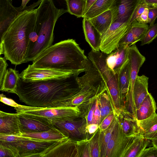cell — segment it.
<instances>
[{
    "mask_svg": "<svg viewBox=\"0 0 157 157\" xmlns=\"http://www.w3.org/2000/svg\"><path fill=\"white\" fill-rule=\"evenodd\" d=\"M36 10L35 24L38 30V38L33 46L27 52L25 63L33 61L52 45L56 23L60 16L68 12L67 10L58 9L52 0H42Z\"/></svg>",
    "mask_w": 157,
    "mask_h": 157,
    "instance_id": "4",
    "label": "cell"
},
{
    "mask_svg": "<svg viewBox=\"0 0 157 157\" xmlns=\"http://www.w3.org/2000/svg\"><path fill=\"white\" fill-rule=\"evenodd\" d=\"M73 74L75 73L52 69L36 68L29 64L20 75L24 80L35 81L57 78Z\"/></svg>",
    "mask_w": 157,
    "mask_h": 157,
    "instance_id": "13",
    "label": "cell"
},
{
    "mask_svg": "<svg viewBox=\"0 0 157 157\" xmlns=\"http://www.w3.org/2000/svg\"><path fill=\"white\" fill-rule=\"evenodd\" d=\"M30 0H22V3L21 6L23 7H25L26 6V5Z\"/></svg>",
    "mask_w": 157,
    "mask_h": 157,
    "instance_id": "50",
    "label": "cell"
},
{
    "mask_svg": "<svg viewBox=\"0 0 157 157\" xmlns=\"http://www.w3.org/2000/svg\"><path fill=\"white\" fill-rule=\"evenodd\" d=\"M129 45H119L115 50L107 54L106 62L107 66L117 74L128 59Z\"/></svg>",
    "mask_w": 157,
    "mask_h": 157,
    "instance_id": "18",
    "label": "cell"
},
{
    "mask_svg": "<svg viewBox=\"0 0 157 157\" xmlns=\"http://www.w3.org/2000/svg\"><path fill=\"white\" fill-rule=\"evenodd\" d=\"M68 12L77 17H82L86 6V0H65Z\"/></svg>",
    "mask_w": 157,
    "mask_h": 157,
    "instance_id": "33",
    "label": "cell"
},
{
    "mask_svg": "<svg viewBox=\"0 0 157 157\" xmlns=\"http://www.w3.org/2000/svg\"><path fill=\"white\" fill-rule=\"evenodd\" d=\"M107 55L92 50L88 54L87 57L98 71L105 84L106 91L113 112L119 115L122 110V107L117 75L107 66L106 62Z\"/></svg>",
    "mask_w": 157,
    "mask_h": 157,
    "instance_id": "5",
    "label": "cell"
},
{
    "mask_svg": "<svg viewBox=\"0 0 157 157\" xmlns=\"http://www.w3.org/2000/svg\"><path fill=\"white\" fill-rule=\"evenodd\" d=\"M148 27L147 24L140 23L135 20L130 24L128 30L121 40L119 45L130 46L141 41Z\"/></svg>",
    "mask_w": 157,
    "mask_h": 157,
    "instance_id": "19",
    "label": "cell"
},
{
    "mask_svg": "<svg viewBox=\"0 0 157 157\" xmlns=\"http://www.w3.org/2000/svg\"><path fill=\"white\" fill-rule=\"evenodd\" d=\"M157 37V23L149 25L144 35L141 40V45L149 44Z\"/></svg>",
    "mask_w": 157,
    "mask_h": 157,
    "instance_id": "35",
    "label": "cell"
},
{
    "mask_svg": "<svg viewBox=\"0 0 157 157\" xmlns=\"http://www.w3.org/2000/svg\"><path fill=\"white\" fill-rule=\"evenodd\" d=\"M105 91L100 94L98 97V106L101 113L100 124L105 117L113 112L109 97Z\"/></svg>",
    "mask_w": 157,
    "mask_h": 157,
    "instance_id": "32",
    "label": "cell"
},
{
    "mask_svg": "<svg viewBox=\"0 0 157 157\" xmlns=\"http://www.w3.org/2000/svg\"><path fill=\"white\" fill-rule=\"evenodd\" d=\"M78 157H91L89 139L77 142Z\"/></svg>",
    "mask_w": 157,
    "mask_h": 157,
    "instance_id": "36",
    "label": "cell"
},
{
    "mask_svg": "<svg viewBox=\"0 0 157 157\" xmlns=\"http://www.w3.org/2000/svg\"><path fill=\"white\" fill-rule=\"evenodd\" d=\"M150 140L151 141L153 145L157 147V139H152Z\"/></svg>",
    "mask_w": 157,
    "mask_h": 157,
    "instance_id": "51",
    "label": "cell"
},
{
    "mask_svg": "<svg viewBox=\"0 0 157 157\" xmlns=\"http://www.w3.org/2000/svg\"><path fill=\"white\" fill-rule=\"evenodd\" d=\"M62 140H45L28 137L14 142L0 141V144L11 148L17 157H42L45 152Z\"/></svg>",
    "mask_w": 157,
    "mask_h": 157,
    "instance_id": "7",
    "label": "cell"
},
{
    "mask_svg": "<svg viewBox=\"0 0 157 157\" xmlns=\"http://www.w3.org/2000/svg\"><path fill=\"white\" fill-rule=\"evenodd\" d=\"M79 74L57 78L28 81L20 78L15 94L20 101L31 106L58 108L71 106L73 98L81 89Z\"/></svg>",
    "mask_w": 157,
    "mask_h": 157,
    "instance_id": "1",
    "label": "cell"
},
{
    "mask_svg": "<svg viewBox=\"0 0 157 157\" xmlns=\"http://www.w3.org/2000/svg\"></svg>",
    "mask_w": 157,
    "mask_h": 157,
    "instance_id": "53",
    "label": "cell"
},
{
    "mask_svg": "<svg viewBox=\"0 0 157 157\" xmlns=\"http://www.w3.org/2000/svg\"><path fill=\"white\" fill-rule=\"evenodd\" d=\"M115 0H97L83 15L89 19L110 10Z\"/></svg>",
    "mask_w": 157,
    "mask_h": 157,
    "instance_id": "31",
    "label": "cell"
},
{
    "mask_svg": "<svg viewBox=\"0 0 157 157\" xmlns=\"http://www.w3.org/2000/svg\"><path fill=\"white\" fill-rule=\"evenodd\" d=\"M130 25L128 22L112 23L107 30L101 36V52L109 54L117 48Z\"/></svg>",
    "mask_w": 157,
    "mask_h": 157,
    "instance_id": "10",
    "label": "cell"
},
{
    "mask_svg": "<svg viewBox=\"0 0 157 157\" xmlns=\"http://www.w3.org/2000/svg\"><path fill=\"white\" fill-rule=\"evenodd\" d=\"M112 14L110 10L89 19L94 29L101 36L112 23Z\"/></svg>",
    "mask_w": 157,
    "mask_h": 157,
    "instance_id": "25",
    "label": "cell"
},
{
    "mask_svg": "<svg viewBox=\"0 0 157 157\" xmlns=\"http://www.w3.org/2000/svg\"><path fill=\"white\" fill-rule=\"evenodd\" d=\"M88 58L83 50L73 39L61 41L52 45L33 61L37 68H49L80 74L85 72Z\"/></svg>",
    "mask_w": 157,
    "mask_h": 157,
    "instance_id": "2",
    "label": "cell"
},
{
    "mask_svg": "<svg viewBox=\"0 0 157 157\" xmlns=\"http://www.w3.org/2000/svg\"><path fill=\"white\" fill-rule=\"evenodd\" d=\"M18 114L21 134L46 131L54 128L52 123L48 121L36 117Z\"/></svg>",
    "mask_w": 157,
    "mask_h": 157,
    "instance_id": "15",
    "label": "cell"
},
{
    "mask_svg": "<svg viewBox=\"0 0 157 157\" xmlns=\"http://www.w3.org/2000/svg\"><path fill=\"white\" fill-rule=\"evenodd\" d=\"M0 157H16L12 150L9 147L0 144Z\"/></svg>",
    "mask_w": 157,
    "mask_h": 157,
    "instance_id": "41",
    "label": "cell"
},
{
    "mask_svg": "<svg viewBox=\"0 0 157 157\" xmlns=\"http://www.w3.org/2000/svg\"><path fill=\"white\" fill-rule=\"evenodd\" d=\"M156 109L155 101L149 93L136 110L135 117L138 121L145 120L155 113Z\"/></svg>",
    "mask_w": 157,
    "mask_h": 157,
    "instance_id": "24",
    "label": "cell"
},
{
    "mask_svg": "<svg viewBox=\"0 0 157 157\" xmlns=\"http://www.w3.org/2000/svg\"><path fill=\"white\" fill-rule=\"evenodd\" d=\"M21 136L45 140H62L68 139L55 128H52L46 131L23 133L21 134Z\"/></svg>",
    "mask_w": 157,
    "mask_h": 157,
    "instance_id": "27",
    "label": "cell"
},
{
    "mask_svg": "<svg viewBox=\"0 0 157 157\" xmlns=\"http://www.w3.org/2000/svg\"><path fill=\"white\" fill-rule=\"evenodd\" d=\"M142 2V0H115L110 9L112 14V23H129L130 19L134 10Z\"/></svg>",
    "mask_w": 157,
    "mask_h": 157,
    "instance_id": "14",
    "label": "cell"
},
{
    "mask_svg": "<svg viewBox=\"0 0 157 157\" xmlns=\"http://www.w3.org/2000/svg\"><path fill=\"white\" fill-rule=\"evenodd\" d=\"M54 127L70 140L79 142L88 139L86 118H76L52 123Z\"/></svg>",
    "mask_w": 157,
    "mask_h": 157,
    "instance_id": "8",
    "label": "cell"
},
{
    "mask_svg": "<svg viewBox=\"0 0 157 157\" xmlns=\"http://www.w3.org/2000/svg\"><path fill=\"white\" fill-rule=\"evenodd\" d=\"M148 7L149 6L146 3L143 2L139 4L133 13L129 21V23L131 24L136 20L144 12L145 9Z\"/></svg>",
    "mask_w": 157,
    "mask_h": 157,
    "instance_id": "37",
    "label": "cell"
},
{
    "mask_svg": "<svg viewBox=\"0 0 157 157\" xmlns=\"http://www.w3.org/2000/svg\"><path fill=\"white\" fill-rule=\"evenodd\" d=\"M98 97L96 99L95 107L94 112L92 123L97 124L99 125L101 120V113L98 106Z\"/></svg>",
    "mask_w": 157,
    "mask_h": 157,
    "instance_id": "43",
    "label": "cell"
},
{
    "mask_svg": "<svg viewBox=\"0 0 157 157\" xmlns=\"http://www.w3.org/2000/svg\"><path fill=\"white\" fill-rule=\"evenodd\" d=\"M96 99L93 101L91 105V106H89L87 115L85 117L86 119L87 125L92 124L94 112L95 107Z\"/></svg>",
    "mask_w": 157,
    "mask_h": 157,
    "instance_id": "44",
    "label": "cell"
},
{
    "mask_svg": "<svg viewBox=\"0 0 157 157\" xmlns=\"http://www.w3.org/2000/svg\"><path fill=\"white\" fill-rule=\"evenodd\" d=\"M82 27L86 41L92 48V50L99 52L101 42V36L92 25L89 19L83 17Z\"/></svg>",
    "mask_w": 157,
    "mask_h": 157,
    "instance_id": "23",
    "label": "cell"
},
{
    "mask_svg": "<svg viewBox=\"0 0 157 157\" xmlns=\"http://www.w3.org/2000/svg\"><path fill=\"white\" fill-rule=\"evenodd\" d=\"M78 157L77 142L69 139L62 140L54 145L43 155L42 157Z\"/></svg>",
    "mask_w": 157,
    "mask_h": 157,
    "instance_id": "16",
    "label": "cell"
},
{
    "mask_svg": "<svg viewBox=\"0 0 157 157\" xmlns=\"http://www.w3.org/2000/svg\"><path fill=\"white\" fill-rule=\"evenodd\" d=\"M128 59L130 63V86L124 109L135 117L132 103V92L138 72L145 60V58L140 53L136 44H134L129 46Z\"/></svg>",
    "mask_w": 157,
    "mask_h": 157,
    "instance_id": "9",
    "label": "cell"
},
{
    "mask_svg": "<svg viewBox=\"0 0 157 157\" xmlns=\"http://www.w3.org/2000/svg\"><path fill=\"white\" fill-rule=\"evenodd\" d=\"M139 157H157V147L153 146L145 149Z\"/></svg>",
    "mask_w": 157,
    "mask_h": 157,
    "instance_id": "40",
    "label": "cell"
},
{
    "mask_svg": "<svg viewBox=\"0 0 157 157\" xmlns=\"http://www.w3.org/2000/svg\"><path fill=\"white\" fill-rule=\"evenodd\" d=\"M133 136L128 137L125 135L121 126L119 118L108 144L105 157H124Z\"/></svg>",
    "mask_w": 157,
    "mask_h": 157,
    "instance_id": "12",
    "label": "cell"
},
{
    "mask_svg": "<svg viewBox=\"0 0 157 157\" xmlns=\"http://www.w3.org/2000/svg\"><path fill=\"white\" fill-rule=\"evenodd\" d=\"M157 139V132L154 134L151 139Z\"/></svg>",
    "mask_w": 157,
    "mask_h": 157,
    "instance_id": "52",
    "label": "cell"
},
{
    "mask_svg": "<svg viewBox=\"0 0 157 157\" xmlns=\"http://www.w3.org/2000/svg\"><path fill=\"white\" fill-rule=\"evenodd\" d=\"M148 23L150 25H153L156 18L157 17V6L149 7Z\"/></svg>",
    "mask_w": 157,
    "mask_h": 157,
    "instance_id": "42",
    "label": "cell"
},
{
    "mask_svg": "<svg viewBox=\"0 0 157 157\" xmlns=\"http://www.w3.org/2000/svg\"><path fill=\"white\" fill-rule=\"evenodd\" d=\"M148 81L147 77L142 75H138L135 81L132 92V103L135 116L136 110L149 93Z\"/></svg>",
    "mask_w": 157,
    "mask_h": 157,
    "instance_id": "20",
    "label": "cell"
},
{
    "mask_svg": "<svg viewBox=\"0 0 157 157\" xmlns=\"http://www.w3.org/2000/svg\"><path fill=\"white\" fill-rule=\"evenodd\" d=\"M119 120V116L116 115L109 126L104 131L100 132L99 141L100 150V157H105L108 144Z\"/></svg>",
    "mask_w": 157,
    "mask_h": 157,
    "instance_id": "30",
    "label": "cell"
},
{
    "mask_svg": "<svg viewBox=\"0 0 157 157\" xmlns=\"http://www.w3.org/2000/svg\"><path fill=\"white\" fill-rule=\"evenodd\" d=\"M115 116L113 112L104 118L98 126L100 132L104 131L109 126Z\"/></svg>",
    "mask_w": 157,
    "mask_h": 157,
    "instance_id": "38",
    "label": "cell"
},
{
    "mask_svg": "<svg viewBox=\"0 0 157 157\" xmlns=\"http://www.w3.org/2000/svg\"><path fill=\"white\" fill-rule=\"evenodd\" d=\"M140 23L147 24L148 23V8H146L142 14L136 19Z\"/></svg>",
    "mask_w": 157,
    "mask_h": 157,
    "instance_id": "46",
    "label": "cell"
},
{
    "mask_svg": "<svg viewBox=\"0 0 157 157\" xmlns=\"http://www.w3.org/2000/svg\"><path fill=\"white\" fill-rule=\"evenodd\" d=\"M14 108L17 113L36 117L52 123L76 118L81 116V113L76 106L49 108L19 105Z\"/></svg>",
    "mask_w": 157,
    "mask_h": 157,
    "instance_id": "6",
    "label": "cell"
},
{
    "mask_svg": "<svg viewBox=\"0 0 157 157\" xmlns=\"http://www.w3.org/2000/svg\"><path fill=\"white\" fill-rule=\"evenodd\" d=\"M149 140L141 134L134 136L124 157H139L141 153L147 146Z\"/></svg>",
    "mask_w": 157,
    "mask_h": 157,
    "instance_id": "26",
    "label": "cell"
},
{
    "mask_svg": "<svg viewBox=\"0 0 157 157\" xmlns=\"http://www.w3.org/2000/svg\"><path fill=\"white\" fill-rule=\"evenodd\" d=\"M0 101L8 105L15 107L19 106V104L16 103L13 100L7 98L3 94L0 95Z\"/></svg>",
    "mask_w": 157,
    "mask_h": 157,
    "instance_id": "45",
    "label": "cell"
},
{
    "mask_svg": "<svg viewBox=\"0 0 157 157\" xmlns=\"http://www.w3.org/2000/svg\"><path fill=\"white\" fill-rule=\"evenodd\" d=\"M142 2L146 3L149 7L157 6V0H142Z\"/></svg>",
    "mask_w": 157,
    "mask_h": 157,
    "instance_id": "49",
    "label": "cell"
},
{
    "mask_svg": "<svg viewBox=\"0 0 157 157\" xmlns=\"http://www.w3.org/2000/svg\"><path fill=\"white\" fill-rule=\"evenodd\" d=\"M98 125L92 123L87 126V130L88 133L90 135H93L98 129Z\"/></svg>",
    "mask_w": 157,
    "mask_h": 157,
    "instance_id": "47",
    "label": "cell"
},
{
    "mask_svg": "<svg viewBox=\"0 0 157 157\" xmlns=\"http://www.w3.org/2000/svg\"><path fill=\"white\" fill-rule=\"evenodd\" d=\"M6 60L4 57L0 58V87L2 84L4 79L7 71L8 64Z\"/></svg>",
    "mask_w": 157,
    "mask_h": 157,
    "instance_id": "39",
    "label": "cell"
},
{
    "mask_svg": "<svg viewBox=\"0 0 157 157\" xmlns=\"http://www.w3.org/2000/svg\"><path fill=\"white\" fill-rule=\"evenodd\" d=\"M0 134L21 135L18 114L0 111Z\"/></svg>",
    "mask_w": 157,
    "mask_h": 157,
    "instance_id": "17",
    "label": "cell"
},
{
    "mask_svg": "<svg viewBox=\"0 0 157 157\" xmlns=\"http://www.w3.org/2000/svg\"><path fill=\"white\" fill-rule=\"evenodd\" d=\"M36 9L19 13L13 20L0 42V54L17 65L25 63L29 44V36L35 24Z\"/></svg>",
    "mask_w": 157,
    "mask_h": 157,
    "instance_id": "3",
    "label": "cell"
},
{
    "mask_svg": "<svg viewBox=\"0 0 157 157\" xmlns=\"http://www.w3.org/2000/svg\"><path fill=\"white\" fill-rule=\"evenodd\" d=\"M100 131L98 129L89 139L91 157H100V150L99 141Z\"/></svg>",
    "mask_w": 157,
    "mask_h": 157,
    "instance_id": "34",
    "label": "cell"
},
{
    "mask_svg": "<svg viewBox=\"0 0 157 157\" xmlns=\"http://www.w3.org/2000/svg\"><path fill=\"white\" fill-rule=\"evenodd\" d=\"M86 4L84 11V15L86 13L91 6L97 0H86Z\"/></svg>",
    "mask_w": 157,
    "mask_h": 157,
    "instance_id": "48",
    "label": "cell"
},
{
    "mask_svg": "<svg viewBox=\"0 0 157 157\" xmlns=\"http://www.w3.org/2000/svg\"><path fill=\"white\" fill-rule=\"evenodd\" d=\"M119 118L122 130L126 136H133L141 134L138 121L133 115L122 110Z\"/></svg>",
    "mask_w": 157,
    "mask_h": 157,
    "instance_id": "21",
    "label": "cell"
},
{
    "mask_svg": "<svg viewBox=\"0 0 157 157\" xmlns=\"http://www.w3.org/2000/svg\"><path fill=\"white\" fill-rule=\"evenodd\" d=\"M138 121L141 134L150 140L157 132V114L155 113L147 119Z\"/></svg>",
    "mask_w": 157,
    "mask_h": 157,
    "instance_id": "28",
    "label": "cell"
},
{
    "mask_svg": "<svg viewBox=\"0 0 157 157\" xmlns=\"http://www.w3.org/2000/svg\"><path fill=\"white\" fill-rule=\"evenodd\" d=\"M20 78L18 71L12 68L7 70L2 84L0 87V90L15 94L18 80Z\"/></svg>",
    "mask_w": 157,
    "mask_h": 157,
    "instance_id": "29",
    "label": "cell"
},
{
    "mask_svg": "<svg viewBox=\"0 0 157 157\" xmlns=\"http://www.w3.org/2000/svg\"><path fill=\"white\" fill-rule=\"evenodd\" d=\"M42 0H38L29 6L23 7H14L10 0H0V42L9 25L19 13L26 10L34 8L41 3Z\"/></svg>",
    "mask_w": 157,
    "mask_h": 157,
    "instance_id": "11",
    "label": "cell"
},
{
    "mask_svg": "<svg viewBox=\"0 0 157 157\" xmlns=\"http://www.w3.org/2000/svg\"><path fill=\"white\" fill-rule=\"evenodd\" d=\"M117 74L120 97L123 109L130 86V63L129 59Z\"/></svg>",
    "mask_w": 157,
    "mask_h": 157,
    "instance_id": "22",
    "label": "cell"
}]
</instances>
